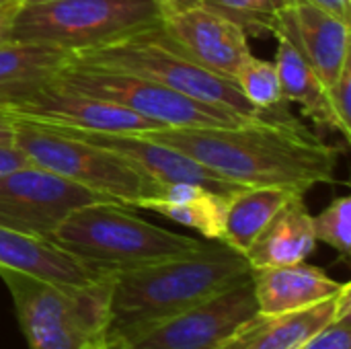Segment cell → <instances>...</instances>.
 Returning <instances> with one entry per match:
<instances>
[{
    "mask_svg": "<svg viewBox=\"0 0 351 349\" xmlns=\"http://www.w3.org/2000/svg\"><path fill=\"white\" fill-rule=\"evenodd\" d=\"M70 62V53L58 47L6 41L0 45V109L12 111L39 88L51 82Z\"/></svg>",
    "mask_w": 351,
    "mask_h": 349,
    "instance_id": "cell-18",
    "label": "cell"
},
{
    "mask_svg": "<svg viewBox=\"0 0 351 349\" xmlns=\"http://www.w3.org/2000/svg\"><path fill=\"white\" fill-rule=\"evenodd\" d=\"M23 4H39V2H53V0H21Z\"/></svg>",
    "mask_w": 351,
    "mask_h": 349,
    "instance_id": "cell-34",
    "label": "cell"
},
{
    "mask_svg": "<svg viewBox=\"0 0 351 349\" xmlns=\"http://www.w3.org/2000/svg\"><path fill=\"white\" fill-rule=\"evenodd\" d=\"M97 274L138 269L187 255L204 241L154 226L113 202L72 210L49 239Z\"/></svg>",
    "mask_w": 351,
    "mask_h": 349,
    "instance_id": "cell-3",
    "label": "cell"
},
{
    "mask_svg": "<svg viewBox=\"0 0 351 349\" xmlns=\"http://www.w3.org/2000/svg\"><path fill=\"white\" fill-rule=\"evenodd\" d=\"M327 97H329V105L335 117V125L337 132L350 142L351 138V64L350 60L343 64L339 76L335 78V82L327 88Z\"/></svg>",
    "mask_w": 351,
    "mask_h": 349,
    "instance_id": "cell-26",
    "label": "cell"
},
{
    "mask_svg": "<svg viewBox=\"0 0 351 349\" xmlns=\"http://www.w3.org/2000/svg\"><path fill=\"white\" fill-rule=\"evenodd\" d=\"M0 280L10 292L29 349H84L107 333L113 274L88 286H64L0 267Z\"/></svg>",
    "mask_w": 351,
    "mask_h": 349,
    "instance_id": "cell-4",
    "label": "cell"
},
{
    "mask_svg": "<svg viewBox=\"0 0 351 349\" xmlns=\"http://www.w3.org/2000/svg\"><path fill=\"white\" fill-rule=\"evenodd\" d=\"M251 284L257 311L263 315L306 309L337 296L346 284L335 282L325 269L306 261L280 267L251 269Z\"/></svg>",
    "mask_w": 351,
    "mask_h": 349,
    "instance_id": "cell-16",
    "label": "cell"
},
{
    "mask_svg": "<svg viewBox=\"0 0 351 349\" xmlns=\"http://www.w3.org/2000/svg\"><path fill=\"white\" fill-rule=\"evenodd\" d=\"M16 117L78 132L101 134H148L162 125L146 119L107 99L88 95L58 78L10 111Z\"/></svg>",
    "mask_w": 351,
    "mask_h": 349,
    "instance_id": "cell-11",
    "label": "cell"
},
{
    "mask_svg": "<svg viewBox=\"0 0 351 349\" xmlns=\"http://www.w3.org/2000/svg\"><path fill=\"white\" fill-rule=\"evenodd\" d=\"M162 14H173V12H181V10H187V8H193L197 4H202V0H154Z\"/></svg>",
    "mask_w": 351,
    "mask_h": 349,
    "instance_id": "cell-32",
    "label": "cell"
},
{
    "mask_svg": "<svg viewBox=\"0 0 351 349\" xmlns=\"http://www.w3.org/2000/svg\"><path fill=\"white\" fill-rule=\"evenodd\" d=\"M84 349H117L109 339H107V333H103V335H99L97 339H93L88 346Z\"/></svg>",
    "mask_w": 351,
    "mask_h": 349,
    "instance_id": "cell-33",
    "label": "cell"
},
{
    "mask_svg": "<svg viewBox=\"0 0 351 349\" xmlns=\"http://www.w3.org/2000/svg\"><path fill=\"white\" fill-rule=\"evenodd\" d=\"M228 193H220L199 183L165 185L158 197L142 202L138 208L152 210L177 224L197 230L206 241H220L224 228Z\"/></svg>",
    "mask_w": 351,
    "mask_h": 349,
    "instance_id": "cell-20",
    "label": "cell"
},
{
    "mask_svg": "<svg viewBox=\"0 0 351 349\" xmlns=\"http://www.w3.org/2000/svg\"><path fill=\"white\" fill-rule=\"evenodd\" d=\"M292 193L284 187H241L228 193L220 241L245 255Z\"/></svg>",
    "mask_w": 351,
    "mask_h": 349,
    "instance_id": "cell-22",
    "label": "cell"
},
{
    "mask_svg": "<svg viewBox=\"0 0 351 349\" xmlns=\"http://www.w3.org/2000/svg\"><path fill=\"white\" fill-rule=\"evenodd\" d=\"M27 165H29V160L14 146H0V175H6L14 169L27 167Z\"/></svg>",
    "mask_w": 351,
    "mask_h": 349,
    "instance_id": "cell-28",
    "label": "cell"
},
{
    "mask_svg": "<svg viewBox=\"0 0 351 349\" xmlns=\"http://www.w3.org/2000/svg\"><path fill=\"white\" fill-rule=\"evenodd\" d=\"M70 62L132 72V74L156 80L195 101L234 111L247 119H265L271 115L290 113V111L267 113V111H259L257 107H253L237 88L234 80H228L220 74L206 70L204 66L187 58L181 49H177L162 35L160 23L123 41L88 49V51H80V53H72Z\"/></svg>",
    "mask_w": 351,
    "mask_h": 349,
    "instance_id": "cell-7",
    "label": "cell"
},
{
    "mask_svg": "<svg viewBox=\"0 0 351 349\" xmlns=\"http://www.w3.org/2000/svg\"><path fill=\"white\" fill-rule=\"evenodd\" d=\"M257 311L251 278L152 325L107 335L117 349H220Z\"/></svg>",
    "mask_w": 351,
    "mask_h": 349,
    "instance_id": "cell-9",
    "label": "cell"
},
{
    "mask_svg": "<svg viewBox=\"0 0 351 349\" xmlns=\"http://www.w3.org/2000/svg\"><path fill=\"white\" fill-rule=\"evenodd\" d=\"M300 349H351V311L329 323Z\"/></svg>",
    "mask_w": 351,
    "mask_h": 349,
    "instance_id": "cell-27",
    "label": "cell"
},
{
    "mask_svg": "<svg viewBox=\"0 0 351 349\" xmlns=\"http://www.w3.org/2000/svg\"><path fill=\"white\" fill-rule=\"evenodd\" d=\"M58 128V125H56ZM66 130V128H62ZM74 134L80 140H86L95 146L107 148L119 156H123L128 163H132L136 169H140L144 175L154 179L160 185H175V183H199L206 187H212L220 193H232L241 187L228 183L226 179L212 173L208 167L199 165L191 156L179 152L173 146L160 144L146 134H101V132H78V130H66Z\"/></svg>",
    "mask_w": 351,
    "mask_h": 349,
    "instance_id": "cell-14",
    "label": "cell"
},
{
    "mask_svg": "<svg viewBox=\"0 0 351 349\" xmlns=\"http://www.w3.org/2000/svg\"><path fill=\"white\" fill-rule=\"evenodd\" d=\"M313 232L317 243H325L339 253V259L350 263L351 257V200L335 197L325 210L313 216Z\"/></svg>",
    "mask_w": 351,
    "mask_h": 349,
    "instance_id": "cell-24",
    "label": "cell"
},
{
    "mask_svg": "<svg viewBox=\"0 0 351 349\" xmlns=\"http://www.w3.org/2000/svg\"><path fill=\"white\" fill-rule=\"evenodd\" d=\"M109 202L68 179L33 165L0 175V226L35 239H51L76 208Z\"/></svg>",
    "mask_w": 351,
    "mask_h": 349,
    "instance_id": "cell-10",
    "label": "cell"
},
{
    "mask_svg": "<svg viewBox=\"0 0 351 349\" xmlns=\"http://www.w3.org/2000/svg\"><path fill=\"white\" fill-rule=\"evenodd\" d=\"M315 247L317 239L313 232V214L308 212L304 195L292 193L247 249L245 257L251 269L294 265L306 261Z\"/></svg>",
    "mask_w": 351,
    "mask_h": 349,
    "instance_id": "cell-17",
    "label": "cell"
},
{
    "mask_svg": "<svg viewBox=\"0 0 351 349\" xmlns=\"http://www.w3.org/2000/svg\"><path fill=\"white\" fill-rule=\"evenodd\" d=\"M148 138L173 146L237 187H284L306 193L335 183L339 148L288 115L241 125L160 128Z\"/></svg>",
    "mask_w": 351,
    "mask_h": 349,
    "instance_id": "cell-1",
    "label": "cell"
},
{
    "mask_svg": "<svg viewBox=\"0 0 351 349\" xmlns=\"http://www.w3.org/2000/svg\"><path fill=\"white\" fill-rule=\"evenodd\" d=\"M160 31L195 64L228 80L253 53L247 29L206 4L162 16Z\"/></svg>",
    "mask_w": 351,
    "mask_h": 349,
    "instance_id": "cell-12",
    "label": "cell"
},
{
    "mask_svg": "<svg viewBox=\"0 0 351 349\" xmlns=\"http://www.w3.org/2000/svg\"><path fill=\"white\" fill-rule=\"evenodd\" d=\"M234 84L243 93V97L259 111H267V113L288 111L290 103L284 101L282 97L276 62H269L251 53L237 70Z\"/></svg>",
    "mask_w": 351,
    "mask_h": 349,
    "instance_id": "cell-23",
    "label": "cell"
},
{
    "mask_svg": "<svg viewBox=\"0 0 351 349\" xmlns=\"http://www.w3.org/2000/svg\"><path fill=\"white\" fill-rule=\"evenodd\" d=\"M14 115L0 109V146H14Z\"/></svg>",
    "mask_w": 351,
    "mask_h": 349,
    "instance_id": "cell-31",
    "label": "cell"
},
{
    "mask_svg": "<svg viewBox=\"0 0 351 349\" xmlns=\"http://www.w3.org/2000/svg\"><path fill=\"white\" fill-rule=\"evenodd\" d=\"M0 267L27 272L64 286H88L103 278L47 239H35L0 226Z\"/></svg>",
    "mask_w": 351,
    "mask_h": 349,
    "instance_id": "cell-19",
    "label": "cell"
},
{
    "mask_svg": "<svg viewBox=\"0 0 351 349\" xmlns=\"http://www.w3.org/2000/svg\"><path fill=\"white\" fill-rule=\"evenodd\" d=\"M251 278L247 257L222 241L187 255L113 274L107 335L134 331L193 309Z\"/></svg>",
    "mask_w": 351,
    "mask_h": 349,
    "instance_id": "cell-2",
    "label": "cell"
},
{
    "mask_svg": "<svg viewBox=\"0 0 351 349\" xmlns=\"http://www.w3.org/2000/svg\"><path fill=\"white\" fill-rule=\"evenodd\" d=\"M269 33L288 37L327 88L350 60V23L315 4L288 2L274 19Z\"/></svg>",
    "mask_w": 351,
    "mask_h": 349,
    "instance_id": "cell-13",
    "label": "cell"
},
{
    "mask_svg": "<svg viewBox=\"0 0 351 349\" xmlns=\"http://www.w3.org/2000/svg\"><path fill=\"white\" fill-rule=\"evenodd\" d=\"M154 0H53L21 4L8 41L58 47L72 53L105 47L162 21Z\"/></svg>",
    "mask_w": 351,
    "mask_h": 349,
    "instance_id": "cell-6",
    "label": "cell"
},
{
    "mask_svg": "<svg viewBox=\"0 0 351 349\" xmlns=\"http://www.w3.org/2000/svg\"><path fill=\"white\" fill-rule=\"evenodd\" d=\"M21 0H8L6 4L0 6V45L8 41V33H10V25L12 19L16 14V10L21 8Z\"/></svg>",
    "mask_w": 351,
    "mask_h": 349,
    "instance_id": "cell-30",
    "label": "cell"
},
{
    "mask_svg": "<svg viewBox=\"0 0 351 349\" xmlns=\"http://www.w3.org/2000/svg\"><path fill=\"white\" fill-rule=\"evenodd\" d=\"M14 119V148L37 169L128 208H138L142 202L158 197L165 189V185L107 148L80 140L56 125L16 115Z\"/></svg>",
    "mask_w": 351,
    "mask_h": 349,
    "instance_id": "cell-5",
    "label": "cell"
},
{
    "mask_svg": "<svg viewBox=\"0 0 351 349\" xmlns=\"http://www.w3.org/2000/svg\"><path fill=\"white\" fill-rule=\"evenodd\" d=\"M278 39L276 47V68L280 76V86H282V97L288 103H296L300 107V113L308 117L319 136L327 130H335V117L329 105L327 97V86L321 82L317 72L311 68V64L304 60V56L292 45V41L280 33L274 35Z\"/></svg>",
    "mask_w": 351,
    "mask_h": 349,
    "instance_id": "cell-21",
    "label": "cell"
},
{
    "mask_svg": "<svg viewBox=\"0 0 351 349\" xmlns=\"http://www.w3.org/2000/svg\"><path fill=\"white\" fill-rule=\"evenodd\" d=\"M202 4L241 23L249 35H261L271 31L274 19L288 0H202Z\"/></svg>",
    "mask_w": 351,
    "mask_h": 349,
    "instance_id": "cell-25",
    "label": "cell"
},
{
    "mask_svg": "<svg viewBox=\"0 0 351 349\" xmlns=\"http://www.w3.org/2000/svg\"><path fill=\"white\" fill-rule=\"evenodd\" d=\"M350 311L351 284H346L337 296L306 309L276 315L255 313L220 349H300L311 337Z\"/></svg>",
    "mask_w": 351,
    "mask_h": 349,
    "instance_id": "cell-15",
    "label": "cell"
},
{
    "mask_svg": "<svg viewBox=\"0 0 351 349\" xmlns=\"http://www.w3.org/2000/svg\"><path fill=\"white\" fill-rule=\"evenodd\" d=\"M288 2H306V4H315L327 12H331L333 16L348 21L350 23V0H288Z\"/></svg>",
    "mask_w": 351,
    "mask_h": 349,
    "instance_id": "cell-29",
    "label": "cell"
},
{
    "mask_svg": "<svg viewBox=\"0 0 351 349\" xmlns=\"http://www.w3.org/2000/svg\"><path fill=\"white\" fill-rule=\"evenodd\" d=\"M56 78L88 95L121 105L132 113L160 123L162 128H220L257 121L234 111L195 101L156 80L123 70L68 62Z\"/></svg>",
    "mask_w": 351,
    "mask_h": 349,
    "instance_id": "cell-8",
    "label": "cell"
},
{
    "mask_svg": "<svg viewBox=\"0 0 351 349\" xmlns=\"http://www.w3.org/2000/svg\"><path fill=\"white\" fill-rule=\"evenodd\" d=\"M6 2H8V0H0V6H2V4H6Z\"/></svg>",
    "mask_w": 351,
    "mask_h": 349,
    "instance_id": "cell-35",
    "label": "cell"
}]
</instances>
